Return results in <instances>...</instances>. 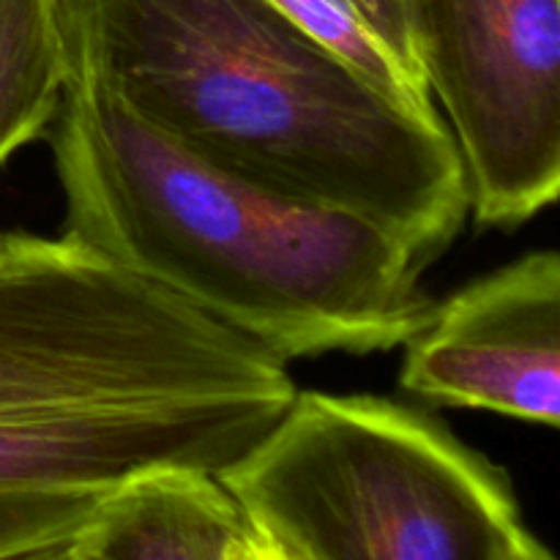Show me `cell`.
Listing matches in <instances>:
<instances>
[{"label": "cell", "mask_w": 560, "mask_h": 560, "mask_svg": "<svg viewBox=\"0 0 560 560\" xmlns=\"http://www.w3.org/2000/svg\"><path fill=\"white\" fill-rule=\"evenodd\" d=\"M49 145L63 235L277 355L402 348L435 301L377 224L202 162L69 66Z\"/></svg>", "instance_id": "2"}, {"label": "cell", "mask_w": 560, "mask_h": 560, "mask_svg": "<svg viewBox=\"0 0 560 560\" xmlns=\"http://www.w3.org/2000/svg\"><path fill=\"white\" fill-rule=\"evenodd\" d=\"M69 82L55 0H0V164L49 131Z\"/></svg>", "instance_id": "9"}, {"label": "cell", "mask_w": 560, "mask_h": 560, "mask_svg": "<svg viewBox=\"0 0 560 560\" xmlns=\"http://www.w3.org/2000/svg\"><path fill=\"white\" fill-rule=\"evenodd\" d=\"M228 560H277V552H273V545L260 534V530H255L246 523V528L241 530L238 539H235Z\"/></svg>", "instance_id": "11"}, {"label": "cell", "mask_w": 560, "mask_h": 560, "mask_svg": "<svg viewBox=\"0 0 560 560\" xmlns=\"http://www.w3.org/2000/svg\"><path fill=\"white\" fill-rule=\"evenodd\" d=\"M416 49L479 228L514 230L560 191V0H408ZM435 104V107H438Z\"/></svg>", "instance_id": "5"}, {"label": "cell", "mask_w": 560, "mask_h": 560, "mask_svg": "<svg viewBox=\"0 0 560 560\" xmlns=\"http://www.w3.org/2000/svg\"><path fill=\"white\" fill-rule=\"evenodd\" d=\"M399 388L441 408L560 424V257L528 252L435 304L402 345Z\"/></svg>", "instance_id": "6"}, {"label": "cell", "mask_w": 560, "mask_h": 560, "mask_svg": "<svg viewBox=\"0 0 560 560\" xmlns=\"http://www.w3.org/2000/svg\"><path fill=\"white\" fill-rule=\"evenodd\" d=\"M262 536H266V534H262ZM266 539H268V536H266ZM268 541H271V545H273V552H277V560H301V558H295L293 552L284 550V547H279L273 539H268Z\"/></svg>", "instance_id": "14"}, {"label": "cell", "mask_w": 560, "mask_h": 560, "mask_svg": "<svg viewBox=\"0 0 560 560\" xmlns=\"http://www.w3.org/2000/svg\"><path fill=\"white\" fill-rule=\"evenodd\" d=\"M104 495L98 492H0V558L74 539L91 523Z\"/></svg>", "instance_id": "10"}, {"label": "cell", "mask_w": 560, "mask_h": 560, "mask_svg": "<svg viewBox=\"0 0 560 560\" xmlns=\"http://www.w3.org/2000/svg\"><path fill=\"white\" fill-rule=\"evenodd\" d=\"M317 44L421 118H441L427 88L408 0H266Z\"/></svg>", "instance_id": "8"}, {"label": "cell", "mask_w": 560, "mask_h": 560, "mask_svg": "<svg viewBox=\"0 0 560 560\" xmlns=\"http://www.w3.org/2000/svg\"><path fill=\"white\" fill-rule=\"evenodd\" d=\"M244 528L213 474L153 470L107 492L77 541L93 560H228Z\"/></svg>", "instance_id": "7"}, {"label": "cell", "mask_w": 560, "mask_h": 560, "mask_svg": "<svg viewBox=\"0 0 560 560\" xmlns=\"http://www.w3.org/2000/svg\"><path fill=\"white\" fill-rule=\"evenodd\" d=\"M514 560H556V558H552V552L547 550L541 541H536L534 536H530V539L525 541L523 550L517 552V558H514Z\"/></svg>", "instance_id": "13"}, {"label": "cell", "mask_w": 560, "mask_h": 560, "mask_svg": "<svg viewBox=\"0 0 560 560\" xmlns=\"http://www.w3.org/2000/svg\"><path fill=\"white\" fill-rule=\"evenodd\" d=\"M284 361L69 235L0 233V492H113L156 468L145 402L293 397Z\"/></svg>", "instance_id": "3"}, {"label": "cell", "mask_w": 560, "mask_h": 560, "mask_svg": "<svg viewBox=\"0 0 560 560\" xmlns=\"http://www.w3.org/2000/svg\"><path fill=\"white\" fill-rule=\"evenodd\" d=\"M0 560H93L82 550V545L74 539L69 541H58V545H47V547H33V550L16 552V556H5Z\"/></svg>", "instance_id": "12"}, {"label": "cell", "mask_w": 560, "mask_h": 560, "mask_svg": "<svg viewBox=\"0 0 560 560\" xmlns=\"http://www.w3.org/2000/svg\"><path fill=\"white\" fill-rule=\"evenodd\" d=\"M66 60L202 162L355 213L430 266L468 186L443 118H421L266 0H55Z\"/></svg>", "instance_id": "1"}, {"label": "cell", "mask_w": 560, "mask_h": 560, "mask_svg": "<svg viewBox=\"0 0 560 560\" xmlns=\"http://www.w3.org/2000/svg\"><path fill=\"white\" fill-rule=\"evenodd\" d=\"M217 479L301 560H514L530 539L498 465L435 416L366 394L295 392Z\"/></svg>", "instance_id": "4"}]
</instances>
